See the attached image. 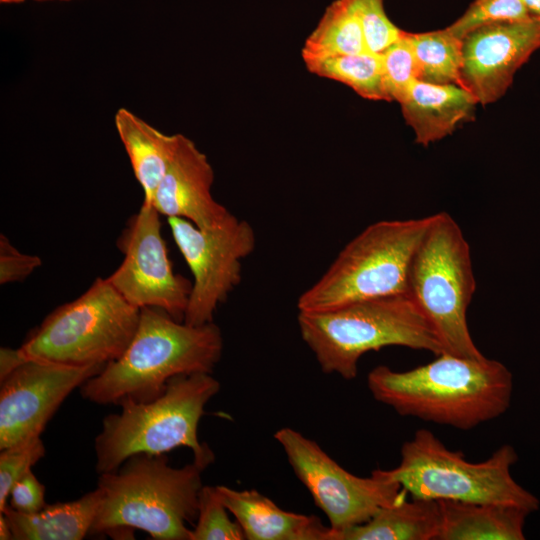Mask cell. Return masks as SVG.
<instances>
[{"label":"cell","instance_id":"1","mask_svg":"<svg viewBox=\"0 0 540 540\" xmlns=\"http://www.w3.org/2000/svg\"><path fill=\"white\" fill-rule=\"evenodd\" d=\"M367 386L376 401L402 416L469 430L507 411L513 376L497 360L444 352L407 371L377 366Z\"/></svg>","mask_w":540,"mask_h":540},{"label":"cell","instance_id":"2","mask_svg":"<svg viewBox=\"0 0 540 540\" xmlns=\"http://www.w3.org/2000/svg\"><path fill=\"white\" fill-rule=\"evenodd\" d=\"M222 352L223 336L214 322L189 325L163 310L144 307L125 352L85 381L80 392L97 404L152 401L176 376L212 373Z\"/></svg>","mask_w":540,"mask_h":540},{"label":"cell","instance_id":"3","mask_svg":"<svg viewBox=\"0 0 540 540\" xmlns=\"http://www.w3.org/2000/svg\"><path fill=\"white\" fill-rule=\"evenodd\" d=\"M207 467L193 460L174 468L164 454L129 457L100 474L101 499L90 534L139 529L157 540H191L186 524L197 518Z\"/></svg>","mask_w":540,"mask_h":540},{"label":"cell","instance_id":"4","mask_svg":"<svg viewBox=\"0 0 540 540\" xmlns=\"http://www.w3.org/2000/svg\"><path fill=\"white\" fill-rule=\"evenodd\" d=\"M219 389L211 373H194L170 379L164 393L152 401L121 402V411L104 418L95 439L96 471H114L139 453L158 455L178 447L190 448L195 461L209 466L214 454L199 441L198 425Z\"/></svg>","mask_w":540,"mask_h":540},{"label":"cell","instance_id":"5","mask_svg":"<svg viewBox=\"0 0 540 540\" xmlns=\"http://www.w3.org/2000/svg\"><path fill=\"white\" fill-rule=\"evenodd\" d=\"M300 335L324 373L346 380L360 358L388 346L446 352L433 328L407 294L371 299L325 312H299Z\"/></svg>","mask_w":540,"mask_h":540},{"label":"cell","instance_id":"6","mask_svg":"<svg viewBox=\"0 0 540 540\" xmlns=\"http://www.w3.org/2000/svg\"><path fill=\"white\" fill-rule=\"evenodd\" d=\"M431 219L432 215L381 220L367 226L299 296L298 311L325 312L360 301L407 294L411 263Z\"/></svg>","mask_w":540,"mask_h":540},{"label":"cell","instance_id":"7","mask_svg":"<svg viewBox=\"0 0 540 540\" xmlns=\"http://www.w3.org/2000/svg\"><path fill=\"white\" fill-rule=\"evenodd\" d=\"M517 461L514 447L504 444L488 459L470 462L430 430L419 429L402 445L397 467L377 470L413 498L496 503L536 512L538 498L512 477L511 468Z\"/></svg>","mask_w":540,"mask_h":540},{"label":"cell","instance_id":"8","mask_svg":"<svg viewBox=\"0 0 540 540\" xmlns=\"http://www.w3.org/2000/svg\"><path fill=\"white\" fill-rule=\"evenodd\" d=\"M475 289L471 250L460 226L447 212L433 214L411 263L407 295L446 352L484 357L467 324V309Z\"/></svg>","mask_w":540,"mask_h":540},{"label":"cell","instance_id":"9","mask_svg":"<svg viewBox=\"0 0 540 540\" xmlns=\"http://www.w3.org/2000/svg\"><path fill=\"white\" fill-rule=\"evenodd\" d=\"M139 318L140 309L99 277L77 299L52 311L20 350L27 359L106 365L125 352Z\"/></svg>","mask_w":540,"mask_h":540},{"label":"cell","instance_id":"10","mask_svg":"<svg viewBox=\"0 0 540 540\" xmlns=\"http://www.w3.org/2000/svg\"><path fill=\"white\" fill-rule=\"evenodd\" d=\"M300 482L326 514L336 534L368 521L380 509L408 494L395 481L374 470L359 477L340 466L315 441L284 427L274 434Z\"/></svg>","mask_w":540,"mask_h":540},{"label":"cell","instance_id":"11","mask_svg":"<svg viewBox=\"0 0 540 540\" xmlns=\"http://www.w3.org/2000/svg\"><path fill=\"white\" fill-rule=\"evenodd\" d=\"M173 239L193 275L184 322H213L216 309L242 279V260L256 247L253 227L232 215L222 226L203 230L190 221L168 218Z\"/></svg>","mask_w":540,"mask_h":540},{"label":"cell","instance_id":"12","mask_svg":"<svg viewBox=\"0 0 540 540\" xmlns=\"http://www.w3.org/2000/svg\"><path fill=\"white\" fill-rule=\"evenodd\" d=\"M160 216L143 203L129 218L117 240L122 263L107 279L135 307L157 308L184 321L192 282L173 270Z\"/></svg>","mask_w":540,"mask_h":540},{"label":"cell","instance_id":"13","mask_svg":"<svg viewBox=\"0 0 540 540\" xmlns=\"http://www.w3.org/2000/svg\"><path fill=\"white\" fill-rule=\"evenodd\" d=\"M105 365L28 359L0 381V450L40 436L64 399Z\"/></svg>","mask_w":540,"mask_h":540},{"label":"cell","instance_id":"14","mask_svg":"<svg viewBox=\"0 0 540 540\" xmlns=\"http://www.w3.org/2000/svg\"><path fill=\"white\" fill-rule=\"evenodd\" d=\"M462 41L463 86L487 105L506 93L517 70L540 49V18L485 25Z\"/></svg>","mask_w":540,"mask_h":540},{"label":"cell","instance_id":"15","mask_svg":"<svg viewBox=\"0 0 540 540\" xmlns=\"http://www.w3.org/2000/svg\"><path fill=\"white\" fill-rule=\"evenodd\" d=\"M213 182L214 171L207 156L191 139L179 134L151 205L167 218H183L203 230L218 228L233 214L214 199Z\"/></svg>","mask_w":540,"mask_h":540},{"label":"cell","instance_id":"16","mask_svg":"<svg viewBox=\"0 0 540 540\" xmlns=\"http://www.w3.org/2000/svg\"><path fill=\"white\" fill-rule=\"evenodd\" d=\"M216 489L247 540H334V531L318 517L285 511L255 489Z\"/></svg>","mask_w":540,"mask_h":540},{"label":"cell","instance_id":"17","mask_svg":"<svg viewBox=\"0 0 540 540\" xmlns=\"http://www.w3.org/2000/svg\"><path fill=\"white\" fill-rule=\"evenodd\" d=\"M478 104L467 89L416 80L400 103L415 142L422 146L452 134L459 124L472 120Z\"/></svg>","mask_w":540,"mask_h":540},{"label":"cell","instance_id":"18","mask_svg":"<svg viewBox=\"0 0 540 540\" xmlns=\"http://www.w3.org/2000/svg\"><path fill=\"white\" fill-rule=\"evenodd\" d=\"M441 526L437 540H523L530 512L496 503L439 500Z\"/></svg>","mask_w":540,"mask_h":540},{"label":"cell","instance_id":"19","mask_svg":"<svg viewBox=\"0 0 540 540\" xmlns=\"http://www.w3.org/2000/svg\"><path fill=\"white\" fill-rule=\"evenodd\" d=\"M114 123L143 189V203L151 204L175 153L179 134H164L126 108L117 110Z\"/></svg>","mask_w":540,"mask_h":540},{"label":"cell","instance_id":"20","mask_svg":"<svg viewBox=\"0 0 540 540\" xmlns=\"http://www.w3.org/2000/svg\"><path fill=\"white\" fill-rule=\"evenodd\" d=\"M100 499L96 488L74 501L46 504L35 513H20L9 505L0 513L10 525L13 540H80L90 534Z\"/></svg>","mask_w":540,"mask_h":540},{"label":"cell","instance_id":"21","mask_svg":"<svg viewBox=\"0 0 540 540\" xmlns=\"http://www.w3.org/2000/svg\"><path fill=\"white\" fill-rule=\"evenodd\" d=\"M439 500L406 499L380 509L368 521L336 534L335 540H437Z\"/></svg>","mask_w":540,"mask_h":540},{"label":"cell","instance_id":"22","mask_svg":"<svg viewBox=\"0 0 540 540\" xmlns=\"http://www.w3.org/2000/svg\"><path fill=\"white\" fill-rule=\"evenodd\" d=\"M367 52L351 0H334L324 11L301 50L304 62Z\"/></svg>","mask_w":540,"mask_h":540},{"label":"cell","instance_id":"23","mask_svg":"<svg viewBox=\"0 0 540 540\" xmlns=\"http://www.w3.org/2000/svg\"><path fill=\"white\" fill-rule=\"evenodd\" d=\"M406 35L418 64V80L438 85L463 87V41L447 28Z\"/></svg>","mask_w":540,"mask_h":540},{"label":"cell","instance_id":"24","mask_svg":"<svg viewBox=\"0 0 540 540\" xmlns=\"http://www.w3.org/2000/svg\"><path fill=\"white\" fill-rule=\"evenodd\" d=\"M304 63L311 73L341 82L365 99L391 101L385 87L381 54L363 52Z\"/></svg>","mask_w":540,"mask_h":540},{"label":"cell","instance_id":"25","mask_svg":"<svg viewBox=\"0 0 540 540\" xmlns=\"http://www.w3.org/2000/svg\"><path fill=\"white\" fill-rule=\"evenodd\" d=\"M229 510L216 487L203 486L199 494L197 523L191 529V540H243L240 524L231 520Z\"/></svg>","mask_w":540,"mask_h":540},{"label":"cell","instance_id":"26","mask_svg":"<svg viewBox=\"0 0 540 540\" xmlns=\"http://www.w3.org/2000/svg\"><path fill=\"white\" fill-rule=\"evenodd\" d=\"M530 18L533 17L521 0H474L465 12L446 28L463 40L467 34L485 25Z\"/></svg>","mask_w":540,"mask_h":540},{"label":"cell","instance_id":"27","mask_svg":"<svg viewBox=\"0 0 540 540\" xmlns=\"http://www.w3.org/2000/svg\"><path fill=\"white\" fill-rule=\"evenodd\" d=\"M381 58L388 96L391 101L401 103L419 76L418 64L406 31L381 53Z\"/></svg>","mask_w":540,"mask_h":540},{"label":"cell","instance_id":"28","mask_svg":"<svg viewBox=\"0 0 540 540\" xmlns=\"http://www.w3.org/2000/svg\"><path fill=\"white\" fill-rule=\"evenodd\" d=\"M361 25L367 52L381 54L398 41L403 30L387 16L384 0H351Z\"/></svg>","mask_w":540,"mask_h":540},{"label":"cell","instance_id":"29","mask_svg":"<svg viewBox=\"0 0 540 540\" xmlns=\"http://www.w3.org/2000/svg\"><path fill=\"white\" fill-rule=\"evenodd\" d=\"M44 455L45 447L40 436L1 450L0 512L8 506L7 501L13 485Z\"/></svg>","mask_w":540,"mask_h":540},{"label":"cell","instance_id":"30","mask_svg":"<svg viewBox=\"0 0 540 540\" xmlns=\"http://www.w3.org/2000/svg\"><path fill=\"white\" fill-rule=\"evenodd\" d=\"M41 264L38 256L20 252L5 235H0L1 285L25 280Z\"/></svg>","mask_w":540,"mask_h":540},{"label":"cell","instance_id":"31","mask_svg":"<svg viewBox=\"0 0 540 540\" xmlns=\"http://www.w3.org/2000/svg\"><path fill=\"white\" fill-rule=\"evenodd\" d=\"M9 506L20 513H35L46 506L45 487L28 471L12 487Z\"/></svg>","mask_w":540,"mask_h":540},{"label":"cell","instance_id":"32","mask_svg":"<svg viewBox=\"0 0 540 540\" xmlns=\"http://www.w3.org/2000/svg\"><path fill=\"white\" fill-rule=\"evenodd\" d=\"M28 359L23 355L20 348L11 349L7 347H1L0 349V381L5 379L20 365L26 362Z\"/></svg>","mask_w":540,"mask_h":540},{"label":"cell","instance_id":"33","mask_svg":"<svg viewBox=\"0 0 540 540\" xmlns=\"http://www.w3.org/2000/svg\"><path fill=\"white\" fill-rule=\"evenodd\" d=\"M0 539L1 540L13 539L10 525L3 513H0Z\"/></svg>","mask_w":540,"mask_h":540},{"label":"cell","instance_id":"34","mask_svg":"<svg viewBox=\"0 0 540 540\" xmlns=\"http://www.w3.org/2000/svg\"><path fill=\"white\" fill-rule=\"evenodd\" d=\"M532 17L540 18V0H521Z\"/></svg>","mask_w":540,"mask_h":540},{"label":"cell","instance_id":"35","mask_svg":"<svg viewBox=\"0 0 540 540\" xmlns=\"http://www.w3.org/2000/svg\"><path fill=\"white\" fill-rule=\"evenodd\" d=\"M24 1L25 0H0V2L2 4H18V3H22Z\"/></svg>","mask_w":540,"mask_h":540},{"label":"cell","instance_id":"36","mask_svg":"<svg viewBox=\"0 0 540 540\" xmlns=\"http://www.w3.org/2000/svg\"><path fill=\"white\" fill-rule=\"evenodd\" d=\"M37 2H46V1H71V0H33Z\"/></svg>","mask_w":540,"mask_h":540}]
</instances>
